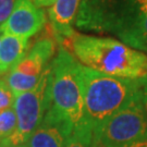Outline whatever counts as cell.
<instances>
[{
  "label": "cell",
  "mask_w": 147,
  "mask_h": 147,
  "mask_svg": "<svg viewBox=\"0 0 147 147\" xmlns=\"http://www.w3.org/2000/svg\"><path fill=\"white\" fill-rule=\"evenodd\" d=\"M81 80L84 94V120L99 136L107 121L136 98L141 79H126L104 74L81 65Z\"/></svg>",
  "instance_id": "obj_1"
},
{
  "label": "cell",
  "mask_w": 147,
  "mask_h": 147,
  "mask_svg": "<svg viewBox=\"0 0 147 147\" xmlns=\"http://www.w3.org/2000/svg\"><path fill=\"white\" fill-rule=\"evenodd\" d=\"M72 49L85 67L104 74L126 79L147 74V55L116 39L75 34Z\"/></svg>",
  "instance_id": "obj_2"
},
{
  "label": "cell",
  "mask_w": 147,
  "mask_h": 147,
  "mask_svg": "<svg viewBox=\"0 0 147 147\" xmlns=\"http://www.w3.org/2000/svg\"><path fill=\"white\" fill-rule=\"evenodd\" d=\"M81 64L62 46L51 63V105L49 110L71 129L84 120Z\"/></svg>",
  "instance_id": "obj_3"
},
{
  "label": "cell",
  "mask_w": 147,
  "mask_h": 147,
  "mask_svg": "<svg viewBox=\"0 0 147 147\" xmlns=\"http://www.w3.org/2000/svg\"><path fill=\"white\" fill-rule=\"evenodd\" d=\"M51 64L46 67L39 82L30 92L14 96L13 109L16 116V130L7 140L0 143V147H13L25 144L27 138L44 120L51 105Z\"/></svg>",
  "instance_id": "obj_4"
},
{
  "label": "cell",
  "mask_w": 147,
  "mask_h": 147,
  "mask_svg": "<svg viewBox=\"0 0 147 147\" xmlns=\"http://www.w3.org/2000/svg\"><path fill=\"white\" fill-rule=\"evenodd\" d=\"M147 137V113L141 92L135 99L118 111L99 132L101 147H124Z\"/></svg>",
  "instance_id": "obj_5"
},
{
  "label": "cell",
  "mask_w": 147,
  "mask_h": 147,
  "mask_svg": "<svg viewBox=\"0 0 147 147\" xmlns=\"http://www.w3.org/2000/svg\"><path fill=\"white\" fill-rule=\"evenodd\" d=\"M46 23L45 12L33 0H18L16 7L0 32L16 36L31 37L42 30Z\"/></svg>",
  "instance_id": "obj_6"
},
{
  "label": "cell",
  "mask_w": 147,
  "mask_h": 147,
  "mask_svg": "<svg viewBox=\"0 0 147 147\" xmlns=\"http://www.w3.org/2000/svg\"><path fill=\"white\" fill-rule=\"evenodd\" d=\"M73 129L48 109L40 125L27 138V147H64Z\"/></svg>",
  "instance_id": "obj_7"
},
{
  "label": "cell",
  "mask_w": 147,
  "mask_h": 147,
  "mask_svg": "<svg viewBox=\"0 0 147 147\" xmlns=\"http://www.w3.org/2000/svg\"><path fill=\"white\" fill-rule=\"evenodd\" d=\"M81 1L82 0H56L48 11L51 27L60 42L65 39H72L76 34L72 30V24L76 19Z\"/></svg>",
  "instance_id": "obj_8"
},
{
  "label": "cell",
  "mask_w": 147,
  "mask_h": 147,
  "mask_svg": "<svg viewBox=\"0 0 147 147\" xmlns=\"http://www.w3.org/2000/svg\"><path fill=\"white\" fill-rule=\"evenodd\" d=\"M28 38L3 34L0 42V75L8 73L25 57Z\"/></svg>",
  "instance_id": "obj_9"
},
{
  "label": "cell",
  "mask_w": 147,
  "mask_h": 147,
  "mask_svg": "<svg viewBox=\"0 0 147 147\" xmlns=\"http://www.w3.org/2000/svg\"><path fill=\"white\" fill-rule=\"evenodd\" d=\"M64 147H101L99 136L92 125L83 120L67 140Z\"/></svg>",
  "instance_id": "obj_10"
},
{
  "label": "cell",
  "mask_w": 147,
  "mask_h": 147,
  "mask_svg": "<svg viewBox=\"0 0 147 147\" xmlns=\"http://www.w3.org/2000/svg\"><path fill=\"white\" fill-rule=\"evenodd\" d=\"M39 79L40 76H30L14 69L9 71L5 76V83L14 96L32 90L39 82Z\"/></svg>",
  "instance_id": "obj_11"
},
{
  "label": "cell",
  "mask_w": 147,
  "mask_h": 147,
  "mask_svg": "<svg viewBox=\"0 0 147 147\" xmlns=\"http://www.w3.org/2000/svg\"><path fill=\"white\" fill-rule=\"evenodd\" d=\"M16 130V111L12 108L0 112V143L10 137Z\"/></svg>",
  "instance_id": "obj_12"
},
{
  "label": "cell",
  "mask_w": 147,
  "mask_h": 147,
  "mask_svg": "<svg viewBox=\"0 0 147 147\" xmlns=\"http://www.w3.org/2000/svg\"><path fill=\"white\" fill-rule=\"evenodd\" d=\"M13 102H14L13 93L8 87L5 78H2V75H0V112L7 110L9 108H12Z\"/></svg>",
  "instance_id": "obj_13"
},
{
  "label": "cell",
  "mask_w": 147,
  "mask_h": 147,
  "mask_svg": "<svg viewBox=\"0 0 147 147\" xmlns=\"http://www.w3.org/2000/svg\"><path fill=\"white\" fill-rule=\"evenodd\" d=\"M18 0H0V30L16 7Z\"/></svg>",
  "instance_id": "obj_14"
},
{
  "label": "cell",
  "mask_w": 147,
  "mask_h": 147,
  "mask_svg": "<svg viewBox=\"0 0 147 147\" xmlns=\"http://www.w3.org/2000/svg\"><path fill=\"white\" fill-rule=\"evenodd\" d=\"M142 86H141V98H142L143 106L145 108V111L147 113V74L145 76L141 78Z\"/></svg>",
  "instance_id": "obj_15"
},
{
  "label": "cell",
  "mask_w": 147,
  "mask_h": 147,
  "mask_svg": "<svg viewBox=\"0 0 147 147\" xmlns=\"http://www.w3.org/2000/svg\"><path fill=\"white\" fill-rule=\"evenodd\" d=\"M33 2L37 7L42 8V7H49V5H53L56 2V0H33Z\"/></svg>",
  "instance_id": "obj_16"
},
{
  "label": "cell",
  "mask_w": 147,
  "mask_h": 147,
  "mask_svg": "<svg viewBox=\"0 0 147 147\" xmlns=\"http://www.w3.org/2000/svg\"><path fill=\"white\" fill-rule=\"evenodd\" d=\"M124 147H147V137L146 138H143L141 141H137L132 144H129Z\"/></svg>",
  "instance_id": "obj_17"
},
{
  "label": "cell",
  "mask_w": 147,
  "mask_h": 147,
  "mask_svg": "<svg viewBox=\"0 0 147 147\" xmlns=\"http://www.w3.org/2000/svg\"><path fill=\"white\" fill-rule=\"evenodd\" d=\"M13 147H27L26 144H21V145H16V146H13Z\"/></svg>",
  "instance_id": "obj_18"
},
{
  "label": "cell",
  "mask_w": 147,
  "mask_h": 147,
  "mask_svg": "<svg viewBox=\"0 0 147 147\" xmlns=\"http://www.w3.org/2000/svg\"><path fill=\"white\" fill-rule=\"evenodd\" d=\"M1 38H2V33L0 32V42H1Z\"/></svg>",
  "instance_id": "obj_19"
}]
</instances>
